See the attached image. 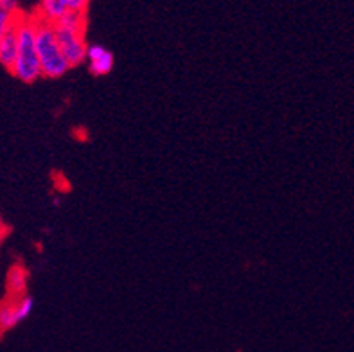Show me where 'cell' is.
I'll return each instance as SVG.
<instances>
[{
	"label": "cell",
	"instance_id": "cell-7",
	"mask_svg": "<svg viewBox=\"0 0 354 352\" xmlns=\"http://www.w3.org/2000/svg\"><path fill=\"white\" fill-rule=\"evenodd\" d=\"M18 56V38H17V24L8 35L0 41V65L11 72Z\"/></svg>",
	"mask_w": 354,
	"mask_h": 352
},
{
	"label": "cell",
	"instance_id": "cell-8",
	"mask_svg": "<svg viewBox=\"0 0 354 352\" xmlns=\"http://www.w3.org/2000/svg\"><path fill=\"white\" fill-rule=\"evenodd\" d=\"M9 297H20L27 291V272L22 266H13L8 273Z\"/></svg>",
	"mask_w": 354,
	"mask_h": 352
},
{
	"label": "cell",
	"instance_id": "cell-3",
	"mask_svg": "<svg viewBox=\"0 0 354 352\" xmlns=\"http://www.w3.org/2000/svg\"><path fill=\"white\" fill-rule=\"evenodd\" d=\"M36 18V53L40 59L41 77H49V80H58L63 77L71 71L67 58L63 56L62 47L56 40V31H54V24L45 22L41 18Z\"/></svg>",
	"mask_w": 354,
	"mask_h": 352
},
{
	"label": "cell",
	"instance_id": "cell-4",
	"mask_svg": "<svg viewBox=\"0 0 354 352\" xmlns=\"http://www.w3.org/2000/svg\"><path fill=\"white\" fill-rule=\"evenodd\" d=\"M35 300L31 295L8 297L0 302V335H6L32 315Z\"/></svg>",
	"mask_w": 354,
	"mask_h": 352
},
{
	"label": "cell",
	"instance_id": "cell-11",
	"mask_svg": "<svg viewBox=\"0 0 354 352\" xmlns=\"http://www.w3.org/2000/svg\"><path fill=\"white\" fill-rule=\"evenodd\" d=\"M68 2H71V9L74 11H86L90 4V0H68Z\"/></svg>",
	"mask_w": 354,
	"mask_h": 352
},
{
	"label": "cell",
	"instance_id": "cell-6",
	"mask_svg": "<svg viewBox=\"0 0 354 352\" xmlns=\"http://www.w3.org/2000/svg\"><path fill=\"white\" fill-rule=\"evenodd\" d=\"M71 11V2L68 0H40L36 17L49 24L59 22L65 15Z\"/></svg>",
	"mask_w": 354,
	"mask_h": 352
},
{
	"label": "cell",
	"instance_id": "cell-1",
	"mask_svg": "<svg viewBox=\"0 0 354 352\" xmlns=\"http://www.w3.org/2000/svg\"><path fill=\"white\" fill-rule=\"evenodd\" d=\"M18 56L11 74L22 83H35L41 77L40 59L36 53V18L35 15L20 13L17 18Z\"/></svg>",
	"mask_w": 354,
	"mask_h": 352
},
{
	"label": "cell",
	"instance_id": "cell-5",
	"mask_svg": "<svg viewBox=\"0 0 354 352\" xmlns=\"http://www.w3.org/2000/svg\"><path fill=\"white\" fill-rule=\"evenodd\" d=\"M86 63H88V71L92 76L103 77L106 74H110L113 68V54L103 47V45H88V49H86Z\"/></svg>",
	"mask_w": 354,
	"mask_h": 352
},
{
	"label": "cell",
	"instance_id": "cell-10",
	"mask_svg": "<svg viewBox=\"0 0 354 352\" xmlns=\"http://www.w3.org/2000/svg\"><path fill=\"white\" fill-rule=\"evenodd\" d=\"M0 9L6 13L20 15V2L18 0H0Z\"/></svg>",
	"mask_w": 354,
	"mask_h": 352
},
{
	"label": "cell",
	"instance_id": "cell-2",
	"mask_svg": "<svg viewBox=\"0 0 354 352\" xmlns=\"http://www.w3.org/2000/svg\"><path fill=\"white\" fill-rule=\"evenodd\" d=\"M54 31H56V40L68 65L74 68L85 63L86 49H88V44L85 40L86 11L71 9L59 22L54 24Z\"/></svg>",
	"mask_w": 354,
	"mask_h": 352
},
{
	"label": "cell",
	"instance_id": "cell-9",
	"mask_svg": "<svg viewBox=\"0 0 354 352\" xmlns=\"http://www.w3.org/2000/svg\"><path fill=\"white\" fill-rule=\"evenodd\" d=\"M17 18L18 15L6 13V11L0 9V41H2V38H4L11 29H13L15 24H17Z\"/></svg>",
	"mask_w": 354,
	"mask_h": 352
}]
</instances>
